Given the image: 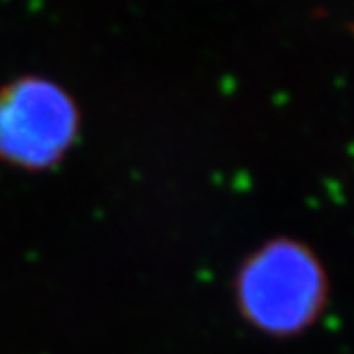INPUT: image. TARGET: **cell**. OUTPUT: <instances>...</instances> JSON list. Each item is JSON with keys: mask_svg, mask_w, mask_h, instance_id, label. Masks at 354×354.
Instances as JSON below:
<instances>
[{"mask_svg": "<svg viewBox=\"0 0 354 354\" xmlns=\"http://www.w3.org/2000/svg\"><path fill=\"white\" fill-rule=\"evenodd\" d=\"M246 313L268 330L301 329L323 299V276L313 256L291 242L260 252L241 279Z\"/></svg>", "mask_w": 354, "mask_h": 354, "instance_id": "obj_1", "label": "cell"}, {"mask_svg": "<svg viewBox=\"0 0 354 354\" xmlns=\"http://www.w3.org/2000/svg\"><path fill=\"white\" fill-rule=\"evenodd\" d=\"M75 130L73 102L50 81L22 79L0 93V153L16 164H51Z\"/></svg>", "mask_w": 354, "mask_h": 354, "instance_id": "obj_2", "label": "cell"}]
</instances>
